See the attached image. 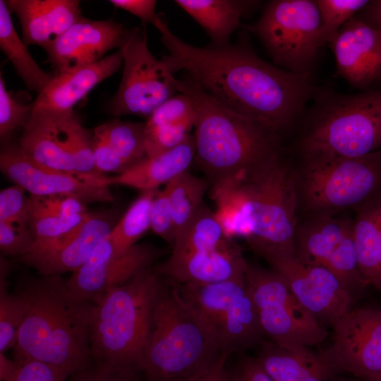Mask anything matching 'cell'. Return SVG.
I'll use <instances>...</instances> for the list:
<instances>
[{
  "instance_id": "2e32d148",
  "label": "cell",
  "mask_w": 381,
  "mask_h": 381,
  "mask_svg": "<svg viewBox=\"0 0 381 381\" xmlns=\"http://www.w3.org/2000/svg\"><path fill=\"white\" fill-rule=\"evenodd\" d=\"M160 254L161 251L152 246L137 243L117 255L107 238L72 273L66 280L67 287L76 300L97 304L111 289L150 268Z\"/></svg>"
},
{
  "instance_id": "4fadbf2b",
  "label": "cell",
  "mask_w": 381,
  "mask_h": 381,
  "mask_svg": "<svg viewBox=\"0 0 381 381\" xmlns=\"http://www.w3.org/2000/svg\"><path fill=\"white\" fill-rule=\"evenodd\" d=\"M332 327V343L320 354L334 373L365 381L380 377L381 309H350Z\"/></svg>"
},
{
  "instance_id": "52a82bcc",
  "label": "cell",
  "mask_w": 381,
  "mask_h": 381,
  "mask_svg": "<svg viewBox=\"0 0 381 381\" xmlns=\"http://www.w3.org/2000/svg\"><path fill=\"white\" fill-rule=\"evenodd\" d=\"M315 97L318 103L300 143L303 159L356 157L381 150V87Z\"/></svg>"
},
{
  "instance_id": "cb8c5ba5",
  "label": "cell",
  "mask_w": 381,
  "mask_h": 381,
  "mask_svg": "<svg viewBox=\"0 0 381 381\" xmlns=\"http://www.w3.org/2000/svg\"><path fill=\"white\" fill-rule=\"evenodd\" d=\"M8 8L18 18L22 40L26 46L44 49L57 37L80 20L78 0H8Z\"/></svg>"
},
{
  "instance_id": "8fae6325",
  "label": "cell",
  "mask_w": 381,
  "mask_h": 381,
  "mask_svg": "<svg viewBox=\"0 0 381 381\" xmlns=\"http://www.w3.org/2000/svg\"><path fill=\"white\" fill-rule=\"evenodd\" d=\"M246 280L263 334L281 346H313L327 331L298 300L285 279L274 270L248 263Z\"/></svg>"
},
{
  "instance_id": "74e56055",
  "label": "cell",
  "mask_w": 381,
  "mask_h": 381,
  "mask_svg": "<svg viewBox=\"0 0 381 381\" xmlns=\"http://www.w3.org/2000/svg\"><path fill=\"white\" fill-rule=\"evenodd\" d=\"M322 26L323 39L327 44L333 35L358 14L368 0H315Z\"/></svg>"
},
{
  "instance_id": "f6af8a7d",
  "label": "cell",
  "mask_w": 381,
  "mask_h": 381,
  "mask_svg": "<svg viewBox=\"0 0 381 381\" xmlns=\"http://www.w3.org/2000/svg\"><path fill=\"white\" fill-rule=\"evenodd\" d=\"M38 198L46 207L64 217H73L88 212L86 204L71 195L61 194Z\"/></svg>"
},
{
  "instance_id": "7a4b0ae2",
  "label": "cell",
  "mask_w": 381,
  "mask_h": 381,
  "mask_svg": "<svg viewBox=\"0 0 381 381\" xmlns=\"http://www.w3.org/2000/svg\"><path fill=\"white\" fill-rule=\"evenodd\" d=\"M18 290L29 306L13 349V361L41 362L53 370L57 381L89 368L95 304L74 298L61 275L26 281Z\"/></svg>"
},
{
  "instance_id": "d6a6232c",
  "label": "cell",
  "mask_w": 381,
  "mask_h": 381,
  "mask_svg": "<svg viewBox=\"0 0 381 381\" xmlns=\"http://www.w3.org/2000/svg\"><path fill=\"white\" fill-rule=\"evenodd\" d=\"M210 186L205 178L195 176L189 170L164 186L172 210L176 236L184 229L203 204V198Z\"/></svg>"
},
{
  "instance_id": "44dd1931",
  "label": "cell",
  "mask_w": 381,
  "mask_h": 381,
  "mask_svg": "<svg viewBox=\"0 0 381 381\" xmlns=\"http://www.w3.org/2000/svg\"><path fill=\"white\" fill-rule=\"evenodd\" d=\"M119 219L118 211L113 208L90 212L87 219L59 243L37 255L20 258L42 276L73 272L107 238Z\"/></svg>"
},
{
  "instance_id": "6da1fadb",
  "label": "cell",
  "mask_w": 381,
  "mask_h": 381,
  "mask_svg": "<svg viewBox=\"0 0 381 381\" xmlns=\"http://www.w3.org/2000/svg\"><path fill=\"white\" fill-rule=\"evenodd\" d=\"M157 29L169 52L161 59L171 73L185 71L221 104L279 135L318 93L310 73H296L267 62L246 36L224 47H198L176 37L162 18Z\"/></svg>"
},
{
  "instance_id": "f1b7e54d",
  "label": "cell",
  "mask_w": 381,
  "mask_h": 381,
  "mask_svg": "<svg viewBox=\"0 0 381 381\" xmlns=\"http://www.w3.org/2000/svg\"><path fill=\"white\" fill-rule=\"evenodd\" d=\"M211 39L210 46L230 44L233 32L241 27V19L258 4L246 0H176Z\"/></svg>"
},
{
  "instance_id": "5b68a950",
  "label": "cell",
  "mask_w": 381,
  "mask_h": 381,
  "mask_svg": "<svg viewBox=\"0 0 381 381\" xmlns=\"http://www.w3.org/2000/svg\"><path fill=\"white\" fill-rule=\"evenodd\" d=\"M221 353L178 285L161 282L140 366L145 381H188L211 368Z\"/></svg>"
},
{
  "instance_id": "bcb514c9",
  "label": "cell",
  "mask_w": 381,
  "mask_h": 381,
  "mask_svg": "<svg viewBox=\"0 0 381 381\" xmlns=\"http://www.w3.org/2000/svg\"><path fill=\"white\" fill-rule=\"evenodd\" d=\"M229 381H274L260 366L255 358H241L230 373Z\"/></svg>"
},
{
  "instance_id": "4316f807",
  "label": "cell",
  "mask_w": 381,
  "mask_h": 381,
  "mask_svg": "<svg viewBox=\"0 0 381 381\" xmlns=\"http://www.w3.org/2000/svg\"><path fill=\"white\" fill-rule=\"evenodd\" d=\"M196 112L190 98L179 92L157 108L145 122L147 157L178 146L191 134Z\"/></svg>"
},
{
  "instance_id": "ab89813d",
  "label": "cell",
  "mask_w": 381,
  "mask_h": 381,
  "mask_svg": "<svg viewBox=\"0 0 381 381\" xmlns=\"http://www.w3.org/2000/svg\"><path fill=\"white\" fill-rule=\"evenodd\" d=\"M151 229L171 246L176 231L171 204L167 190H159L152 200L150 210Z\"/></svg>"
},
{
  "instance_id": "484cf974",
  "label": "cell",
  "mask_w": 381,
  "mask_h": 381,
  "mask_svg": "<svg viewBox=\"0 0 381 381\" xmlns=\"http://www.w3.org/2000/svg\"><path fill=\"white\" fill-rule=\"evenodd\" d=\"M195 155L194 135L165 152L146 157L121 174L107 176L109 185H121L141 191L159 189L189 170Z\"/></svg>"
},
{
  "instance_id": "1f68e13d",
  "label": "cell",
  "mask_w": 381,
  "mask_h": 381,
  "mask_svg": "<svg viewBox=\"0 0 381 381\" xmlns=\"http://www.w3.org/2000/svg\"><path fill=\"white\" fill-rule=\"evenodd\" d=\"M159 190L141 191L119 219L107 237L115 255H119L128 251L151 229V205Z\"/></svg>"
},
{
  "instance_id": "f907efd6",
  "label": "cell",
  "mask_w": 381,
  "mask_h": 381,
  "mask_svg": "<svg viewBox=\"0 0 381 381\" xmlns=\"http://www.w3.org/2000/svg\"><path fill=\"white\" fill-rule=\"evenodd\" d=\"M18 366L15 361L8 359L4 353H0V380L15 381Z\"/></svg>"
},
{
  "instance_id": "83f0119b",
  "label": "cell",
  "mask_w": 381,
  "mask_h": 381,
  "mask_svg": "<svg viewBox=\"0 0 381 381\" xmlns=\"http://www.w3.org/2000/svg\"><path fill=\"white\" fill-rule=\"evenodd\" d=\"M354 210L352 235L359 271L367 286L381 291V191Z\"/></svg>"
},
{
  "instance_id": "681fc988",
  "label": "cell",
  "mask_w": 381,
  "mask_h": 381,
  "mask_svg": "<svg viewBox=\"0 0 381 381\" xmlns=\"http://www.w3.org/2000/svg\"><path fill=\"white\" fill-rule=\"evenodd\" d=\"M356 17L368 25L381 30V0L369 1Z\"/></svg>"
},
{
  "instance_id": "9a60e30c",
  "label": "cell",
  "mask_w": 381,
  "mask_h": 381,
  "mask_svg": "<svg viewBox=\"0 0 381 381\" xmlns=\"http://www.w3.org/2000/svg\"><path fill=\"white\" fill-rule=\"evenodd\" d=\"M0 169L15 184L30 195L46 197L71 195L84 203L111 202L114 200L107 182V176L86 179L42 165L27 157L18 144L1 145Z\"/></svg>"
},
{
  "instance_id": "836d02e7",
  "label": "cell",
  "mask_w": 381,
  "mask_h": 381,
  "mask_svg": "<svg viewBox=\"0 0 381 381\" xmlns=\"http://www.w3.org/2000/svg\"><path fill=\"white\" fill-rule=\"evenodd\" d=\"M10 264L4 257L0 258V353L14 349L18 334L28 309L26 296L18 289L16 294L8 291L7 277Z\"/></svg>"
},
{
  "instance_id": "f5cc1de1",
  "label": "cell",
  "mask_w": 381,
  "mask_h": 381,
  "mask_svg": "<svg viewBox=\"0 0 381 381\" xmlns=\"http://www.w3.org/2000/svg\"><path fill=\"white\" fill-rule=\"evenodd\" d=\"M370 381H381V377H379V378H377V379H375V380H370Z\"/></svg>"
},
{
  "instance_id": "f546056e",
  "label": "cell",
  "mask_w": 381,
  "mask_h": 381,
  "mask_svg": "<svg viewBox=\"0 0 381 381\" xmlns=\"http://www.w3.org/2000/svg\"><path fill=\"white\" fill-rule=\"evenodd\" d=\"M11 12L4 0H0V47L29 90L40 94L54 74L43 71L18 36L13 24Z\"/></svg>"
},
{
  "instance_id": "b9f144b4",
  "label": "cell",
  "mask_w": 381,
  "mask_h": 381,
  "mask_svg": "<svg viewBox=\"0 0 381 381\" xmlns=\"http://www.w3.org/2000/svg\"><path fill=\"white\" fill-rule=\"evenodd\" d=\"M92 131V145L97 170L104 175L107 172L116 173L117 175L127 170L126 164L105 139L97 131Z\"/></svg>"
},
{
  "instance_id": "816d5d0a",
  "label": "cell",
  "mask_w": 381,
  "mask_h": 381,
  "mask_svg": "<svg viewBox=\"0 0 381 381\" xmlns=\"http://www.w3.org/2000/svg\"><path fill=\"white\" fill-rule=\"evenodd\" d=\"M329 381H361L356 378H347L343 377H338L337 375L334 376Z\"/></svg>"
},
{
  "instance_id": "7dc6e473",
  "label": "cell",
  "mask_w": 381,
  "mask_h": 381,
  "mask_svg": "<svg viewBox=\"0 0 381 381\" xmlns=\"http://www.w3.org/2000/svg\"><path fill=\"white\" fill-rule=\"evenodd\" d=\"M18 366L15 381H57L53 370L36 361L16 362Z\"/></svg>"
},
{
  "instance_id": "30bf717a",
  "label": "cell",
  "mask_w": 381,
  "mask_h": 381,
  "mask_svg": "<svg viewBox=\"0 0 381 381\" xmlns=\"http://www.w3.org/2000/svg\"><path fill=\"white\" fill-rule=\"evenodd\" d=\"M178 286L182 297L214 337L222 353L229 356L262 341L264 334L246 276Z\"/></svg>"
},
{
  "instance_id": "f35d334b",
  "label": "cell",
  "mask_w": 381,
  "mask_h": 381,
  "mask_svg": "<svg viewBox=\"0 0 381 381\" xmlns=\"http://www.w3.org/2000/svg\"><path fill=\"white\" fill-rule=\"evenodd\" d=\"M20 186L4 188L0 192V222L28 226L30 196Z\"/></svg>"
},
{
  "instance_id": "ba28073f",
  "label": "cell",
  "mask_w": 381,
  "mask_h": 381,
  "mask_svg": "<svg viewBox=\"0 0 381 381\" xmlns=\"http://www.w3.org/2000/svg\"><path fill=\"white\" fill-rule=\"evenodd\" d=\"M298 196L313 216L353 210L381 191V150L361 157L303 159Z\"/></svg>"
},
{
  "instance_id": "8d00e7d4",
  "label": "cell",
  "mask_w": 381,
  "mask_h": 381,
  "mask_svg": "<svg viewBox=\"0 0 381 381\" xmlns=\"http://www.w3.org/2000/svg\"><path fill=\"white\" fill-rule=\"evenodd\" d=\"M33 111L32 103L24 104L13 97L0 76V138L1 145L11 142L14 132L28 123Z\"/></svg>"
},
{
  "instance_id": "ac0fdd59",
  "label": "cell",
  "mask_w": 381,
  "mask_h": 381,
  "mask_svg": "<svg viewBox=\"0 0 381 381\" xmlns=\"http://www.w3.org/2000/svg\"><path fill=\"white\" fill-rule=\"evenodd\" d=\"M127 31L114 20L83 16L44 49L46 62L55 72L96 63L110 50L121 48Z\"/></svg>"
},
{
  "instance_id": "603a6c76",
  "label": "cell",
  "mask_w": 381,
  "mask_h": 381,
  "mask_svg": "<svg viewBox=\"0 0 381 381\" xmlns=\"http://www.w3.org/2000/svg\"><path fill=\"white\" fill-rule=\"evenodd\" d=\"M75 114L63 115L35 111L22 129L18 145L27 157L47 167L68 172L80 177L69 153L65 125Z\"/></svg>"
},
{
  "instance_id": "5bb4252c",
  "label": "cell",
  "mask_w": 381,
  "mask_h": 381,
  "mask_svg": "<svg viewBox=\"0 0 381 381\" xmlns=\"http://www.w3.org/2000/svg\"><path fill=\"white\" fill-rule=\"evenodd\" d=\"M260 255L318 320L332 325L351 309L353 296L327 268L303 262L293 252L267 251Z\"/></svg>"
},
{
  "instance_id": "d6986e66",
  "label": "cell",
  "mask_w": 381,
  "mask_h": 381,
  "mask_svg": "<svg viewBox=\"0 0 381 381\" xmlns=\"http://www.w3.org/2000/svg\"><path fill=\"white\" fill-rule=\"evenodd\" d=\"M248 262L241 248L227 238L219 245L203 246L179 253L154 270L178 285L219 282L246 276Z\"/></svg>"
},
{
  "instance_id": "7402d4cb",
  "label": "cell",
  "mask_w": 381,
  "mask_h": 381,
  "mask_svg": "<svg viewBox=\"0 0 381 381\" xmlns=\"http://www.w3.org/2000/svg\"><path fill=\"white\" fill-rule=\"evenodd\" d=\"M123 62L122 52L118 50L96 63L54 72L52 80L32 102L33 111L75 114L74 106L97 85L117 72Z\"/></svg>"
},
{
  "instance_id": "e0dca14e",
  "label": "cell",
  "mask_w": 381,
  "mask_h": 381,
  "mask_svg": "<svg viewBox=\"0 0 381 381\" xmlns=\"http://www.w3.org/2000/svg\"><path fill=\"white\" fill-rule=\"evenodd\" d=\"M294 254L303 262L327 268L343 284H351L359 277L352 219L314 216L297 226Z\"/></svg>"
},
{
  "instance_id": "e575fe53",
  "label": "cell",
  "mask_w": 381,
  "mask_h": 381,
  "mask_svg": "<svg viewBox=\"0 0 381 381\" xmlns=\"http://www.w3.org/2000/svg\"><path fill=\"white\" fill-rule=\"evenodd\" d=\"M124 161L128 169L147 157L145 122L114 118L94 128Z\"/></svg>"
},
{
  "instance_id": "d590c367",
  "label": "cell",
  "mask_w": 381,
  "mask_h": 381,
  "mask_svg": "<svg viewBox=\"0 0 381 381\" xmlns=\"http://www.w3.org/2000/svg\"><path fill=\"white\" fill-rule=\"evenodd\" d=\"M65 131L68 149L76 172L88 178L106 176L95 165L92 145L93 131L83 127L74 115L67 121Z\"/></svg>"
},
{
  "instance_id": "7bdbcfd3",
  "label": "cell",
  "mask_w": 381,
  "mask_h": 381,
  "mask_svg": "<svg viewBox=\"0 0 381 381\" xmlns=\"http://www.w3.org/2000/svg\"><path fill=\"white\" fill-rule=\"evenodd\" d=\"M142 373L93 365L72 376L69 381H145Z\"/></svg>"
},
{
  "instance_id": "3957f363",
  "label": "cell",
  "mask_w": 381,
  "mask_h": 381,
  "mask_svg": "<svg viewBox=\"0 0 381 381\" xmlns=\"http://www.w3.org/2000/svg\"><path fill=\"white\" fill-rule=\"evenodd\" d=\"M210 189L227 237H244L259 255L294 253L298 191L296 176L282 157L243 180Z\"/></svg>"
},
{
  "instance_id": "277c9868",
  "label": "cell",
  "mask_w": 381,
  "mask_h": 381,
  "mask_svg": "<svg viewBox=\"0 0 381 381\" xmlns=\"http://www.w3.org/2000/svg\"><path fill=\"white\" fill-rule=\"evenodd\" d=\"M175 83L193 103V164L210 188L243 180L282 157L279 134L227 109L189 77Z\"/></svg>"
},
{
  "instance_id": "8992f818",
  "label": "cell",
  "mask_w": 381,
  "mask_h": 381,
  "mask_svg": "<svg viewBox=\"0 0 381 381\" xmlns=\"http://www.w3.org/2000/svg\"><path fill=\"white\" fill-rule=\"evenodd\" d=\"M161 282L149 268L111 289L95 304L90 334L95 365L141 373Z\"/></svg>"
},
{
  "instance_id": "c3c4849f",
  "label": "cell",
  "mask_w": 381,
  "mask_h": 381,
  "mask_svg": "<svg viewBox=\"0 0 381 381\" xmlns=\"http://www.w3.org/2000/svg\"><path fill=\"white\" fill-rule=\"evenodd\" d=\"M229 356L222 353L211 368L188 381H229L225 369V363Z\"/></svg>"
},
{
  "instance_id": "9c48e42d",
  "label": "cell",
  "mask_w": 381,
  "mask_h": 381,
  "mask_svg": "<svg viewBox=\"0 0 381 381\" xmlns=\"http://www.w3.org/2000/svg\"><path fill=\"white\" fill-rule=\"evenodd\" d=\"M245 28L258 38L276 66L296 73H310L325 44L315 0L270 1L258 20Z\"/></svg>"
},
{
  "instance_id": "ee69618b",
  "label": "cell",
  "mask_w": 381,
  "mask_h": 381,
  "mask_svg": "<svg viewBox=\"0 0 381 381\" xmlns=\"http://www.w3.org/2000/svg\"><path fill=\"white\" fill-rule=\"evenodd\" d=\"M109 2L138 17L143 25L152 24L157 28L162 16L156 12L155 0H111Z\"/></svg>"
},
{
  "instance_id": "60d3db41",
  "label": "cell",
  "mask_w": 381,
  "mask_h": 381,
  "mask_svg": "<svg viewBox=\"0 0 381 381\" xmlns=\"http://www.w3.org/2000/svg\"><path fill=\"white\" fill-rule=\"evenodd\" d=\"M35 238L28 226L0 222V249L8 256L26 255L32 248Z\"/></svg>"
},
{
  "instance_id": "ffe728a7",
  "label": "cell",
  "mask_w": 381,
  "mask_h": 381,
  "mask_svg": "<svg viewBox=\"0 0 381 381\" xmlns=\"http://www.w3.org/2000/svg\"><path fill=\"white\" fill-rule=\"evenodd\" d=\"M327 44L335 58L337 74L351 86L366 90L381 81V30L355 16Z\"/></svg>"
},
{
  "instance_id": "7c38bea8",
  "label": "cell",
  "mask_w": 381,
  "mask_h": 381,
  "mask_svg": "<svg viewBox=\"0 0 381 381\" xmlns=\"http://www.w3.org/2000/svg\"><path fill=\"white\" fill-rule=\"evenodd\" d=\"M119 50L123 59L122 78L108 111L114 118L134 114L147 119L176 95V78L166 64L150 52L142 27L128 30Z\"/></svg>"
},
{
  "instance_id": "d4e9b609",
  "label": "cell",
  "mask_w": 381,
  "mask_h": 381,
  "mask_svg": "<svg viewBox=\"0 0 381 381\" xmlns=\"http://www.w3.org/2000/svg\"><path fill=\"white\" fill-rule=\"evenodd\" d=\"M257 363L274 381H329L337 375L320 354L304 346H281L263 341Z\"/></svg>"
},
{
  "instance_id": "4dcf8cb0",
  "label": "cell",
  "mask_w": 381,
  "mask_h": 381,
  "mask_svg": "<svg viewBox=\"0 0 381 381\" xmlns=\"http://www.w3.org/2000/svg\"><path fill=\"white\" fill-rule=\"evenodd\" d=\"M30 196L28 227L35 238V243L23 256L39 254L54 246L78 228L90 214L88 212L80 216L64 217L46 207L38 197Z\"/></svg>"
}]
</instances>
